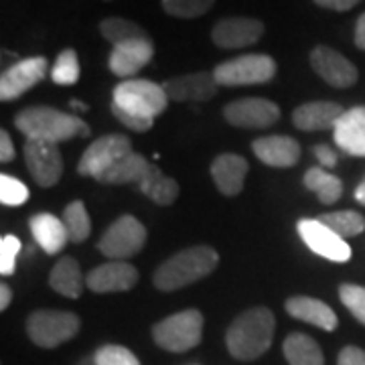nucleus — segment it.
<instances>
[{
    "label": "nucleus",
    "instance_id": "obj_1",
    "mask_svg": "<svg viewBox=\"0 0 365 365\" xmlns=\"http://www.w3.org/2000/svg\"><path fill=\"white\" fill-rule=\"evenodd\" d=\"M276 331V319L270 309L254 307L235 317L225 333V345L232 357L254 361L270 349Z\"/></svg>",
    "mask_w": 365,
    "mask_h": 365
},
{
    "label": "nucleus",
    "instance_id": "obj_2",
    "mask_svg": "<svg viewBox=\"0 0 365 365\" xmlns=\"http://www.w3.org/2000/svg\"><path fill=\"white\" fill-rule=\"evenodd\" d=\"M14 126L25 134L26 138L47 140L59 144L71 140L76 136H90V126L76 114H67L47 106L25 108L14 118Z\"/></svg>",
    "mask_w": 365,
    "mask_h": 365
},
{
    "label": "nucleus",
    "instance_id": "obj_3",
    "mask_svg": "<svg viewBox=\"0 0 365 365\" xmlns=\"http://www.w3.org/2000/svg\"><path fill=\"white\" fill-rule=\"evenodd\" d=\"M220 264V254L211 246H193L175 254L173 258L163 262L155 272V287L163 292H173L189 287L197 280L205 278Z\"/></svg>",
    "mask_w": 365,
    "mask_h": 365
},
{
    "label": "nucleus",
    "instance_id": "obj_4",
    "mask_svg": "<svg viewBox=\"0 0 365 365\" xmlns=\"http://www.w3.org/2000/svg\"><path fill=\"white\" fill-rule=\"evenodd\" d=\"M112 104L132 116L155 120L165 112L169 96L163 83H155L148 79H126L114 88Z\"/></svg>",
    "mask_w": 365,
    "mask_h": 365
},
{
    "label": "nucleus",
    "instance_id": "obj_5",
    "mask_svg": "<svg viewBox=\"0 0 365 365\" xmlns=\"http://www.w3.org/2000/svg\"><path fill=\"white\" fill-rule=\"evenodd\" d=\"M203 337V314L197 309H185L170 314L153 327V339L160 349L185 353L197 347Z\"/></svg>",
    "mask_w": 365,
    "mask_h": 365
},
{
    "label": "nucleus",
    "instance_id": "obj_6",
    "mask_svg": "<svg viewBox=\"0 0 365 365\" xmlns=\"http://www.w3.org/2000/svg\"><path fill=\"white\" fill-rule=\"evenodd\" d=\"M79 317L67 311H53V309H41L35 311L26 319V333L31 341L43 347L53 349L61 343L73 339L79 333Z\"/></svg>",
    "mask_w": 365,
    "mask_h": 365
},
{
    "label": "nucleus",
    "instance_id": "obj_7",
    "mask_svg": "<svg viewBox=\"0 0 365 365\" xmlns=\"http://www.w3.org/2000/svg\"><path fill=\"white\" fill-rule=\"evenodd\" d=\"M213 76L225 88L260 86L276 76V61L270 55H242L220 63L213 69Z\"/></svg>",
    "mask_w": 365,
    "mask_h": 365
},
{
    "label": "nucleus",
    "instance_id": "obj_8",
    "mask_svg": "<svg viewBox=\"0 0 365 365\" xmlns=\"http://www.w3.org/2000/svg\"><path fill=\"white\" fill-rule=\"evenodd\" d=\"M146 237V227L134 215H122L100 237L98 250L110 260H128L144 248Z\"/></svg>",
    "mask_w": 365,
    "mask_h": 365
},
{
    "label": "nucleus",
    "instance_id": "obj_9",
    "mask_svg": "<svg viewBox=\"0 0 365 365\" xmlns=\"http://www.w3.org/2000/svg\"><path fill=\"white\" fill-rule=\"evenodd\" d=\"M132 150V143L128 136L124 134H108L98 138L96 143L90 144V148H86V153L81 155L78 163V173L81 177H91L98 179L102 173L114 167L118 160L128 157Z\"/></svg>",
    "mask_w": 365,
    "mask_h": 365
},
{
    "label": "nucleus",
    "instance_id": "obj_10",
    "mask_svg": "<svg viewBox=\"0 0 365 365\" xmlns=\"http://www.w3.org/2000/svg\"><path fill=\"white\" fill-rule=\"evenodd\" d=\"M25 163L31 177L41 187L57 185L63 175V157H61L57 144L47 143V140L26 138Z\"/></svg>",
    "mask_w": 365,
    "mask_h": 365
},
{
    "label": "nucleus",
    "instance_id": "obj_11",
    "mask_svg": "<svg viewBox=\"0 0 365 365\" xmlns=\"http://www.w3.org/2000/svg\"><path fill=\"white\" fill-rule=\"evenodd\" d=\"M297 230H299L302 242L317 256L337 262V264H343L351 258V246H347V242L335 234L333 230H329L321 220H300Z\"/></svg>",
    "mask_w": 365,
    "mask_h": 365
},
{
    "label": "nucleus",
    "instance_id": "obj_12",
    "mask_svg": "<svg viewBox=\"0 0 365 365\" xmlns=\"http://www.w3.org/2000/svg\"><path fill=\"white\" fill-rule=\"evenodd\" d=\"M223 116L235 128H268L280 120V108L266 98H242L225 106Z\"/></svg>",
    "mask_w": 365,
    "mask_h": 365
},
{
    "label": "nucleus",
    "instance_id": "obj_13",
    "mask_svg": "<svg viewBox=\"0 0 365 365\" xmlns=\"http://www.w3.org/2000/svg\"><path fill=\"white\" fill-rule=\"evenodd\" d=\"M45 73H47V59L45 57H29L23 61H16L14 66L2 71L0 100L13 102L16 98H21L25 91L43 81Z\"/></svg>",
    "mask_w": 365,
    "mask_h": 365
},
{
    "label": "nucleus",
    "instance_id": "obj_14",
    "mask_svg": "<svg viewBox=\"0 0 365 365\" xmlns=\"http://www.w3.org/2000/svg\"><path fill=\"white\" fill-rule=\"evenodd\" d=\"M311 67L323 81L339 90L355 86V81L359 78L357 67L353 66L347 57H343L339 51L325 45H317L311 51Z\"/></svg>",
    "mask_w": 365,
    "mask_h": 365
},
{
    "label": "nucleus",
    "instance_id": "obj_15",
    "mask_svg": "<svg viewBox=\"0 0 365 365\" xmlns=\"http://www.w3.org/2000/svg\"><path fill=\"white\" fill-rule=\"evenodd\" d=\"M264 35V23L250 16L223 19L211 31V39L222 49H242L258 43Z\"/></svg>",
    "mask_w": 365,
    "mask_h": 365
},
{
    "label": "nucleus",
    "instance_id": "obj_16",
    "mask_svg": "<svg viewBox=\"0 0 365 365\" xmlns=\"http://www.w3.org/2000/svg\"><path fill=\"white\" fill-rule=\"evenodd\" d=\"M138 282V270L124 260L106 262L93 268L86 276V284L91 292L108 294V292H124L130 290Z\"/></svg>",
    "mask_w": 365,
    "mask_h": 365
},
{
    "label": "nucleus",
    "instance_id": "obj_17",
    "mask_svg": "<svg viewBox=\"0 0 365 365\" xmlns=\"http://www.w3.org/2000/svg\"><path fill=\"white\" fill-rule=\"evenodd\" d=\"M155 55V43L148 39H136L116 45L110 57H108V67L118 78H132L136 76L144 66L150 63Z\"/></svg>",
    "mask_w": 365,
    "mask_h": 365
},
{
    "label": "nucleus",
    "instance_id": "obj_18",
    "mask_svg": "<svg viewBox=\"0 0 365 365\" xmlns=\"http://www.w3.org/2000/svg\"><path fill=\"white\" fill-rule=\"evenodd\" d=\"M163 88L173 102H209L211 98H215L220 83L215 81L213 73L199 71V73L167 79Z\"/></svg>",
    "mask_w": 365,
    "mask_h": 365
},
{
    "label": "nucleus",
    "instance_id": "obj_19",
    "mask_svg": "<svg viewBox=\"0 0 365 365\" xmlns=\"http://www.w3.org/2000/svg\"><path fill=\"white\" fill-rule=\"evenodd\" d=\"M335 143L353 157H365V106L345 110L333 128Z\"/></svg>",
    "mask_w": 365,
    "mask_h": 365
},
{
    "label": "nucleus",
    "instance_id": "obj_20",
    "mask_svg": "<svg viewBox=\"0 0 365 365\" xmlns=\"http://www.w3.org/2000/svg\"><path fill=\"white\" fill-rule=\"evenodd\" d=\"M252 148L264 165L276 169H290L300 158V144L290 136H262Z\"/></svg>",
    "mask_w": 365,
    "mask_h": 365
},
{
    "label": "nucleus",
    "instance_id": "obj_21",
    "mask_svg": "<svg viewBox=\"0 0 365 365\" xmlns=\"http://www.w3.org/2000/svg\"><path fill=\"white\" fill-rule=\"evenodd\" d=\"M248 160L240 155H232V153H225L213 160L211 165V177L215 187L222 191L223 195L234 197L237 193H242L244 189V181H246V175H248Z\"/></svg>",
    "mask_w": 365,
    "mask_h": 365
},
{
    "label": "nucleus",
    "instance_id": "obj_22",
    "mask_svg": "<svg viewBox=\"0 0 365 365\" xmlns=\"http://www.w3.org/2000/svg\"><path fill=\"white\" fill-rule=\"evenodd\" d=\"M29 227H31V234L35 237L37 246L49 256H55L59 252H63V248L69 242V235H67L66 223L63 220H59L57 215L53 213H35L31 215L29 220Z\"/></svg>",
    "mask_w": 365,
    "mask_h": 365
},
{
    "label": "nucleus",
    "instance_id": "obj_23",
    "mask_svg": "<svg viewBox=\"0 0 365 365\" xmlns=\"http://www.w3.org/2000/svg\"><path fill=\"white\" fill-rule=\"evenodd\" d=\"M343 108L335 102H309L299 106L292 112V122L299 130H329L335 128L337 120L343 116Z\"/></svg>",
    "mask_w": 365,
    "mask_h": 365
},
{
    "label": "nucleus",
    "instance_id": "obj_24",
    "mask_svg": "<svg viewBox=\"0 0 365 365\" xmlns=\"http://www.w3.org/2000/svg\"><path fill=\"white\" fill-rule=\"evenodd\" d=\"M284 307L290 317L304 321V323H311L323 331H335L339 325L335 311L323 300L311 299V297H290Z\"/></svg>",
    "mask_w": 365,
    "mask_h": 365
},
{
    "label": "nucleus",
    "instance_id": "obj_25",
    "mask_svg": "<svg viewBox=\"0 0 365 365\" xmlns=\"http://www.w3.org/2000/svg\"><path fill=\"white\" fill-rule=\"evenodd\" d=\"M49 284L55 292L63 294L67 299H79L86 287V276L81 274L78 260L71 256H63L53 266Z\"/></svg>",
    "mask_w": 365,
    "mask_h": 365
},
{
    "label": "nucleus",
    "instance_id": "obj_26",
    "mask_svg": "<svg viewBox=\"0 0 365 365\" xmlns=\"http://www.w3.org/2000/svg\"><path fill=\"white\" fill-rule=\"evenodd\" d=\"M150 170V163L143 157L130 153L128 157H124L122 160H118L114 167L102 173L96 181L106 182V185H128V182H140L144 181V177Z\"/></svg>",
    "mask_w": 365,
    "mask_h": 365
},
{
    "label": "nucleus",
    "instance_id": "obj_27",
    "mask_svg": "<svg viewBox=\"0 0 365 365\" xmlns=\"http://www.w3.org/2000/svg\"><path fill=\"white\" fill-rule=\"evenodd\" d=\"M282 353L288 365H325L319 343L304 333H290L284 339Z\"/></svg>",
    "mask_w": 365,
    "mask_h": 365
},
{
    "label": "nucleus",
    "instance_id": "obj_28",
    "mask_svg": "<svg viewBox=\"0 0 365 365\" xmlns=\"http://www.w3.org/2000/svg\"><path fill=\"white\" fill-rule=\"evenodd\" d=\"M304 187L309 191H313L314 195L319 197V201L323 205H333L339 201V197L343 195V182L339 177L327 173L323 167H313L304 173Z\"/></svg>",
    "mask_w": 365,
    "mask_h": 365
},
{
    "label": "nucleus",
    "instance_id": "obj_29",
    "mask_svg": "<svg viewBox=\"0 0 365 365\" xmlns=\"http://www.w3.org/2000/svg\"><path fill=\"white\" fill-rule=\"evenodd\" d=\"M140 191L150 197L157 205H173L179 197V185L175 179L167 177L157 165H150L148 175L140 182Z\"/></svg>",
    "mask_w": 365,
    "mask_h": 365
},
{
    "label": "nucleus",
    "instance_id": "obj_30",
    "mask_svg": "<svg viewBox=\"0 0 365 365\" xmlns=\"http://www.w3.org/2000/svg\"><path fill=\"white\" fill-rule=\"evenodd\" d=\"M100 31H102L104 39L110 41L114 47L122 45V43H128V41L148 39V33L144 31L143 26L132 23L128 19H120V16L104 19L100 23Z\"/></svg>",
    "mask_w": 365,
    "mask_h": 365
},
{
    "label": "nucleus",
    "instance_id": "obj_31",
    "mask_svg": "<svg viewBox=\"0 0 365 365\" xmlns=\"http://www.w3.org/2000/svg\"><path fill=\"white\" fill-rule=\"evenodd\" d=\"M63 223H66L67 235L69 242L73 244H81L88 240V235L91 234V220L88 209L83 205V201H73L69 203L63 211Z\"/></svg>",
    "mask_w": 365,
    "mask_h": 365
},
{
    "label": "nucleus",
    "instance_id": "obj_32",
    "mask_svg": "<svg viewBox=\"0 0 365 365\" xmlns=\"http://www.w3.org/2000/svg\"><path fill=\"white\" fill-rule=\"evenodd\" d=\"M321 222L325 223L329 230H333L335 234L347 240L353 235H359L365 230V220L361 213L357 211H333V213H323L319 217Z\"/></svg>",
    "mask_w": 365,
    "mask_h": 365
},
{
    "label": "nucleus",
    "instance_id": "obj_33",
    "mask_svg": "<svg viewBox=\"0 0 365 365\" xmlns=\"http://www.w3.org/2000/svg\"><path fill=\"white\" fill-rule=\"evenodd\" d=\"M51 79L57 86H73L79 79V59L73 49H63L51 67Z\"/></svg>",
    "mask_w": 365,
    "mask_h": 365
},
{
    "label": "nucleus",
    "instance_id": "obj_34",
    "mask_svg": "<svg viewBox=\"0 0 365 365\" xmlns=\"http://www.w3.org/2000/svg\"><path fill=\"white\" fill-rule=\"evenodd\" d=\"M215 4V0H163L165 13L177 19H197L203 16Z\"/></svg>",
    "mask_w": 365,
    "mask_h": 365
},
{
    "label": "nucleus",
    "instance_id": "obj_35",
    "mask_svg": "<svg viewBox=\"0 0 365 365\" xmlns=\"http://www.w3.org/2000/svg\"><path fill=\"white\" fill-rule=\"evenodd\" d=\"M91 359L96 365H140L138 357L122 345H102Z\"/></svg>",
    "mask_w": 365,
    "mask_h": 365
},
{
    "label": "nucleus",
    "instance_id": "obj_36",
    "mask_svg": "<svg viewBox=\"0 0 365 365\" xmlns=\"http://www.w3.org/2000/svg\"><path fill=\"white\" fill-rule=\"evenodd\" d=\"M29 201V189L25 182L11 175H0V203L9 207H19Z\"/></svg>",
    "mask_w": 365,
    "mask_h": 365
},
{
    "label": "nucleus",
    "instance_id": "obj_37",
    "mask_svg": "<svg viewBox=\"0 0 365 365\" xmlns=\"http://www.w3.org/2000/svg\"><path fill=\"white\" fill-rule=\"evenodd\" d=\"M339 299L345 304V309L365 325V287L357 284H341L339 287Z\"/></svg>",
    "mask_w": 365,
    "mask_h": 365
},
{
    "label": "nucleus",
    "instance_id": "obj_38",
    "mask_svg": "<svg viewBox=\"0 0 365 365\" xmlns=\"http://www.w3.org/2000/svg\"><path fill=\"white\" fill-rule=\"evenodd\" d=\"M19 252H21V240L16 235H2L0 240V274L2 276H11L14 272Z\"/></svg>",
    "mask_w": 365,
    "mask_h": 365
},
{
    "label": "nucleus",
    "instance_id": "obj_39",
    "mask_svg": "<svg viewBox=\"0 0 365 365\" xmlns=\"http://www.w3.org/2000/svg\"><path fill=\"white\" fill-rule=\"evenodd\" d=\"M110 110H112V114L116 118L118 122H122V126H126L128 130L134 132H146L153 128V124H155V120H148V118H138V116H132V114H126V112H122L120 108L112 104L110 106Z\"/></svg>",
    "mask_w": 365,
    "mask_h": 365
},
{
    "label": "nucleus",
    "instance_id": "obj_40",
    "mask_svg": "<svg viewBox=\"0 0 365 365\" xmlns=\"http://www.w3.org/2000/svg\"><path fill=\"white\" fill-rule=\"evenodd\" d=\"M337 365H365V351L355 345H347L341 349Z\"/></svg>",
    "mask_w": 365,
    "mask_h": 365
},
{
    "label": "nucleus",
    "instance_id": "obj_41",
    "mask_svg": "<svg viewBox=\"0 0 365 365\" xmlns=\"http://www.w3.org/2000/svg\"><path fill=\"white\" fill-rule=\"evenodd\" d=\"M314 157L317 160L321 163V167L323 169H333L335 165H337V153L331 148V146H327V144H319V146H314Z\"/></svg>",
    "mask_w": 365,
    "mask_h": 365
},
{
    "label": "nucleus",
    "instance_id": "obj_42",
    "mask_svg": "<svg viewBox=\"0 0 365 365\" xmlns=\"http://www.w3.org/2000/svg\"><path fill=\"white\" fill-rule=\"evenodd\" d=\"M319 6H323V9H329V11H351L353 6H357L361 0H314Z\"/></svg>",
    "mask_w": 365,
    "mask_h": 365
},
{
    "label": "nucleus",
    "instance_id": "obj_43",
    "mask_svg": "<svg viewBox=\"0 0 365 365\" xmlns=\"http://www.w3.org/2000/svg\"><path fill=\"white\" fill-rule=\"evenodd\" d=\"M14 158V146L9 132L0 130V160L2 163H11Z\"/></svg>",
    "mask_w": 365,
    "mask_h": 365
},
{
    "label": "nucleus",
    "instance_id": "obj_44",
    "mask_svg": "<svg viewBox=\"0 0 365 365\" xmlns=\"http://www.w3.org/2000/svg\"><path fill=\"white\" fill-rule=\"evenodd\" d=\"M353 39H355V45L365 51V13L357 19V23H355V35H353Z\"/></svg>",
    "mask_w": 365,
    "mask_h": 365
},
{
    "label": "nucleus",
    "instance_id": "obj_45",
    "mask_svg": "<svg viewBox=\"0 0 365 365\" xmlns=\"http://www.w3.org/2000/svg\"><path fill=\"white\" fill-rule=\"evenodd\" d=\"M11 300H13V290L9 284H0V311H6L9 309V304H11Z\"/></svg>",
    "mask_w": 365,
    "mask_h": 365
},
{
    "label": "nucleus",
    "instance_id": "obj_46",
    "mask_svg": "<svg viewBox=\"0 0 365 365\" xmlns=\"http://www.w3.org/2000/svg\"><path fill=\"white\" fill-rule=\"evenodd\" d=\"M355 201H357V203H361V205H365V181L355 189Z\"/></svg>",
    "mask_w": 365,
    "mask_h": 365
},
{
    "label": "nucleus",
    "instance_id": "obj_47",
    "mask_svg": "<svg viewBox=\"0 0 365 365\" xmlns=\"http://www.w3.org/2000/svg\"><path fill=\"white\" fill-rule=\"evenodd\" d=\"M78 365H96V364H93V359H90V357H83Z\"/></svg>",
    "mask_w": 365,
    "mask_h": 365
}]
</instances>
